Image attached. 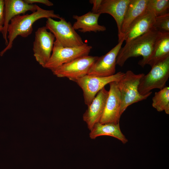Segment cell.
I'll return each mask as SVG.
<instances>
[{
  "instance_id": "cb8c5ba5",
  "label": "cell",
  "mask_w": 169,
  "mask_h": 169,
  "mask_svg": "<svg viewBox=\"0 0 169 169\" xmlns=\"http://www.w3.org/2000/svg\"><path fill=\"white\" fill-rule=\"evenodd\" d=\"M26 3L29 4H33L34 3H40L46 5L51 6L53 5V3L48 0H23Z\"/></svg>"
},
{
  "instance_id": "603a6c76",
  "label": "cell",
  "mask_w": 169,
  "mask_h": 169,
  "mask_svg": "<svg viewBox=\"0 0 169 169\" xmlns=\"http://www.w3.org/2000/svg\"><path fill=\"white\" fill-rule=\"evenodd\" d=\"M4 0H0V33L2 32L4 22Z\"/></svg>"
},
{
  "instance_id": "ffe728a7",
  "label": "cell",
  "mask_w": 169,
  "mask_h": 169,
  "mask_svg": "<svg viewBox=\"0 0 169 169\" xmlns=\"http://www.w3.org/2000/svg\"><path fill=\"white\" fill-rule=\"evenodd\" d=\"M152 106L159 111L169 114V87L166 86L156 92L152 98Z\"/></svg>"
},
{
  "instance_id": "6da1fadb",
  "label": "cell",
  "mask_w": 169,
  "mask_h": 169,
  "mask_svg": "<svg viewBox=\"0 0 169 169\" xmlns=\"http://www.w3.org/2000/svg\"><path fill=\"white\" fill-rule=\"evenodd\" d=\"M163 33L153 28L146 33L126 43L120 50L116 64L122 67L129 58L141 56L143 58L138 64L142 67L151 54L156 42Z\"/></svg>"
},
{
  "instance_id": "e0dca14e",
  "label": "cell",
  "mask_w": 169,
  "mask_h": 169,
  "mask_svg": "<svg viewBox=\"0 0 169 169\" xmlns=\"http://www.w3.org/2000/svg\"><path fill=\"white\" fill-rule=\"evenodd\" d=\"M112 136L124 144L128 141V139L121 131L119 123L102 124L99 122L95 124L90 130L89 134L90 138L95 139L98 136Z\"/></svg>"
},
{
  "instance_id": "d4e9b609",
  "label": "cell",
  "mask_w": 169,
  "mask_h": 169,
  "mask_svg": "<svg viewBox=\"0 0 169 169\" xmlns=\"http://www.w3.org/2000/svg\"><path fill=\"white\" fill-rule=\"evenodd\" d=\"M102 0H90L89 2L93 4L91 12L94 13H97Z\"/></svg>"
},
{
  "instance_id": "30bf717a",
  "label": "cell",
  "mask_w": 169,
  "mask_h": 169,
  "mask_svg": "<svg viewBox=\"0 0 169 169\" xmlns=\"http://www.w3.org/2000/svg\"><path fill=\"white\" fill-rule=\"evenodd\" d=\"M124 41L123 37L118 44L107 53L99 57L91 66L87 75L105 77L115 74L116 58Z\"/></svg>"
},
{
  "instance_id": "8fae6325",
  "label": "cell",
  "mask_w": 169,
  "mask_h": 169,
  "mask_svg": "<svg viewBox=\"0 0 169 169\" xmlns=\"http://www.w3.org/2000/svg\"><path fill=\"white\" fill-rule=\"evenodd\" d=\"M110 89L105 110L99 122L104 124L119 123L121 97L116 81L109 84Z\"/></svg>"
},
{
  "instance_id": "277c9868",
  "label": "cell",
  "mask_w": 169,
  "mask_h": 169,
  "mask_svg": "<svg viewBox=\"0 0 169 169\" xmlns=\"http://www.w3.org/2000/svg\"><path fill=\"white\" fill-rule=\"evenodd\" d=\"M45 26L54 34L55 41L63 47H74L86 44L71 23L62 17L58 21L47 18Z\"/></svg>"
},
{
  "instance_id": "52a82bcc",
  "label": "cell",
  "mask_w": 169,
  "mask_h": 169,
  "mask_svg": "<svg viewBox=\"0 0 169 169\" xmlns=\"http://www.w3.org/2000/svg\"><path fill=\"white\" fill-rule=\"evenodd\" d=\"M99 57L85 56L76 59L58 67L52 72L58 77H65L75 82L88 74Z\"/></svg>"
},
{
  "instance_id": "7c38bea8",
  "label": "cell",
  "mask_w": 169,
  "mask_h": 169,
  "mask_svg": "<svg viewBox=\"0 0 169 169\" xmlns=\"http://www.w3.org/2000/svg\"><path fill=\"white\" fill-rule=\"evenodd\" d=\"M131 0H102L97 13H107L115 21L118 28V42L123 37L121 30L128 6Z\"/></svg>"
},
{
  "instance_id": "2e32d148",
  "label": "cell",
  "mask_w": 169,
  "mask_h": 169,
  "mask_svg": "<svg viewBox=\"0 0 169 169\" xmlns=\"http://www.w3.org/2000/svg\"><path fill=\"white\" fill-rule=\"evenodd\" d=\"M100 14L90 11L81 16L74 15L73 18L76 21L73 27L75 30L79 29L82 33L93 32H103L106 30L104 26L99 25L98 20Z\"/></svg>"
},
{
  "instance_id": "7402d4cb",
  "label": "cell",
  "mask_w": 169,
  "mask_h": 169,
  "mask_svg": "<svg viewBox=\"0 0 169 169\" xmlns=\"http://www.w3.org/2000/svg\"><path fill=\"white\" fill-rule=\"evenodd\" d=\"M153 28L163 33H169V13L156 17Z\"/></svg>"
},
{
  "instance_id": "d6986e66",
  "label": "cell",
  "mask_w": 169,
  "mask_h": 169,
  "mask_svg": "<svg viewBox=\"0 0 169 169\" xmlns=\"http://www.w3.org/2000/svg\"><path fill=\"white\" fill-rule=\"evenodd\" d=\"M169 56V33H163L156 42L153 50L143 65H154Z\"/></svg>"
},
{
  "instance_id": "9a60e30c",
  "label": "cell",
  "mask_w": 169,
  "mask_h": 169,
  "mask_svg": "<svg viewBox=\"0 0 169 169\" xmlns=\"http://www.w3.org/2000/svg\"><path fill=\"white\" fill-rule=\"evenodd\" d=\"M156 16L151 11L146 9L131 25L123 38L125 42L139 36L153 28Z\"/></svg>"
},
{
  "instance_id": "5b68a950",
  "label": "cell",
  "mask_w": 169,
  "mask_h": 169,
  "mask_svg": "<svg viewBox=\"0 0 169 169\" xmlns=\"http://www.w3.org/2000/svg\"><path fill=\"white\" fill-rule=\"evenodd\" d=\"M169 77V56L151 67L150 71L140 79L138 91L142 95H146L155 89L161 90Z\"/></svg>"
},
{
  "instance_id": "44dd1931",
  "label": "cell",
  "mask_w": 169,
  "mask_h": 169,
  "mask_svg": "<svg viewBox=\"0 0 169 169\" xmlns=\"http://www.w3.org/2000/svg\"><path fill=\"white\" fill-rule=\"evenodd\" d=\"M147 9L151 11L156 17L169 13V0H148Z\"/></svg>"
},
{
  "instance_id": "8992f818",
  "label": "cell",
  "mask_w": 169,
  "mask_h": 169,
  "mask_svg": "<svg viewBox=\"0 0 169 169\" xmlns=\"http://www.w3.org/2000/svg\"><path fill=\"white\" fill-rule=\"evenodd\" d=\"M92 49L91 46L87 44L77 47H63L55 41L52 54L44 68L53 72L63 64L88 55Z\"/></svg>"
},
{
  "instance_id": "9c48e42d",
  "label": "cell",
  "mask_w": 169,
  "mask_h": 169,
  "mask_svg": "<svg viewBox=\"0 0 169 169\" xmlns=\"http://www.w3.org/2000/svg\"><path fill=\"white\" fill-rule=\"evenodd\" d=\"M47 30L45 26L37 29L33 49L36 60L44 68L51 56L55 39L54 34Z\"/></svg>"
},
{
  "instance_id": "ac0fdd59",
  "label": "cell",
  "mask_w": 169,
  "mask_h": 169,
  "mask_svg": "<svg viewBox=\"0 0 169 169\" xmlns=\"http://www.w3.org/2000/svg\"><path fill=\"white\" fill-rule=\"evenodd\" d=\"M148 0H131L121 28L124 37L131 24L146 10Z\"/></svg>"
},
{
  "instance_id": "7a4b0ae2",
  "label": "cell",
  "mask_w": 169,
  "mask_h": 169,
  "mask_svg": "<svg viewBox=\"0 0 169 169\" xmlns=\"http://www.w3.org/2000/svg\"><path fill=\"white\" fill-rule=\"evenodd\" d=\"M36 7V11L30 14L17 15L11 20L7 30L8 44L0 52L1 56L12 48L14 40L18 35L26 38L30 35L33 30V25L37 20L44 18L60 19L61 17L53 10H45L37 5Z\"/></svg>"
},
{
  "instance_id": "3957f363",
  "label": "cell",
  "mask_w": 169,
  "mask_h": 169,
  "mask_svg": "<svg viewBox=\"0 0 169 169\" xmlns=\"http://www.w3.org/2000/svg\"><path fill=\"white\" fill-rule=\"evenodd\" d=\"M144 74V73L136 74L128 70L118 81H116L120 95L121 115L129 105L146 99L151 94L152 92L144 95L138 92L140 79Z\"/></svg>"
},
{
  "instance_id": "5bb4252c",
  "label": "cell",
  "mask_w": 169,
  "mask_h": 169,
  "mask_svg": "<svg viewBox=\"0 0 169 169\" xmlns=\"http://www.w3.org/2000/svg\"><path fill=\"white\" fill-rule=\"evenodd\" d=\"M36 6V4H28L23 0H4V22L2 33L6 46L8 44V28L11 20L16 16L25 14L28 11L35 12Z\"/></svg>"
},
{
  "instance_id": "ba28073f",
  "label": "cell",
  "mask_w": 169,
  "mask_h": 169,
  "mask_svg": "<svg viewBox=\"0 0 169 169\" xmlns=\"http://www.w3.org/2000/svg\"><path fill=\"white\" fill-rule=\"evenodd\" d=\"M124 74L123 72H119L112 75L105 77L87 75L75 82L82 90L84 103L88 106L97 93L105 85L111 82L118 81Z\"/></svg>"
},
{
  "instance_id": "4fadbf2b",
  "label": "cell",
  "mask_w": 169,
  "mask_h": 169,
  "mask_svg": "<svg viewBox=\"0 0 169 169\" xmlns=\"http://www.w3.org/2000/svg\"><path fill=\"white\" fill-rule=\"evenodd\" d=\"M109 91L105 87L96 94L83 114V119L90 131L94 125L100 121L103 114Z\"/></svg>"
}]
</instances>
